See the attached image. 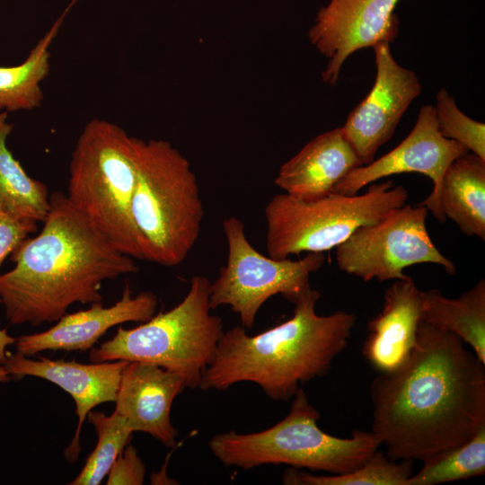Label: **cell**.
I'll list each match as a JSON object with an SVG mask.
<instances>
[{
  "instance_id": "7a4b0ae2",
  "label": "cell",
  "mask_w": 485,
  "mask_h": 485,
  "mask_svg": "<svg viewBox=\"0 0 485 485\" xmlns=\"http://www.w3.org/2000/svg\"><path fill=\"white\" fill-rule=\"evenodd\" d=\"M38 235L12 252L14 267L0 274V302L11 324L56 322L75 303L102 301L105 280L136 273L134 258L119 251L67 198L49 194Z\"/></svg>"
},
{
  "instance_id": "603a6c76",
  "label": "cell",
  "mask_w": 485,
  "mask_h": 485,
  "mask_svg": "<svg viewBox=\"0 0 485 485\" xmlns=\"http://www.w3.org/2000/svg\"><path fill=\"white\" fill-rule=\"evenodd\" d=\"M414 461H394L385 453H375L357 469L331 475H313L299 469H287L282 481L287 485H408Z\"/></svg>"
},
{
  "instance_id": "6da1fadb",
  "label": "cell",
  "mask_w": 485,
  "mask_h": 485,
  "mask_svg": "<svg viewBox=\"0 0 485 485\" xmlns=\"http://www.w3.org/2000/svg\"><path fill=\"white\" fill-rule=\"evenodd\" d=\"M372 429L392 460L424 461L485 427V364L455 334L419 322L396 370L370 385Z\"/></svg>"
},
{
  "instance_id": "7c38bea8",
  "label": "cell",
  "mask_w": 485,
  "mask_h": 485,
  "mask_svg": "<svg viewBox=\"0 0 485 485\" xmlns=\"http://www.w3.org/2000/svg\"><path fill=\"white\" fill-rule=\"evenodd\" d=\"M373 49L376 65L374 85L341 127L363 165L375 160L378 148L391 139L403 114L422 90L416 74L395 61L390 43H377Z\"/></svg>"
},
{
  "instance_id": "44dd1931",
  "label": "cell",
  "mask_w": 485,
  "mask_h": 485,
  "mask_svg": "<svg viewBox=\"0 0 485 485\" xmlns=\"http://www.w3.org/2000/svg\"><path fill=\"white\" fill-rule=\"evenodd\" d=\"M0 111V210L22 220L43 222L49 209L45 183L29 176L7 146L13 125Z\"/></svg>"
},
{
  "instance_id": "d6986e66",
  "label": "cell",
  "mask_w": 485,
  "mask_h": 485,
  "mask_svg": "<svg viewBox=\"0 0 485 485\" xmlns=\"http://www.w3.org/2000/svg\"><path fill=\"white\" fill-rule=\"evenodd\" d=\"M439 208L467 236L485 240V160L475 154L455 159L438 193Z\"/></svg>"
},
{
  "instance_id": "5b68a950",
  "label": "cell",
  "mask_w": 485,
  "mask_h": 485,
  "mask_svg": "<svg viewBox=\"0 0 485 485\" xmlns=\"http://www.w3.org/2000/svg\"><path fill=\"white\" fill-rule=\"evenodd\" d=\"M319 411L302 388L293 396L287 415L269 428L211 437L213 455L226 467L250 470L266 464L343 474L360 467L382 445L372 431L354 430L349 437L331 436L318 427Z\"/></svg>"
},
{
  "instance_id": "2e32d148",
  "label": "cell",
  "mask_w": 485,
  "mask_h": 485,
  "mask_svg": "<svg viewBox=\"0 0 485 485\" xmlns=\"http://www.w3.org/2000/svg\"><path fill=\"white\" fill-rule=\"evenodd\" d=\"M186 388L181 375L157 365L132 361L120 379L115 410L133 432L151 435L163 445H176L177 429L171 421L175 397Z\"/></svg>"
},
{
  "instance_id": "ac0fdd59",
  "label": "cell",
  "mask_w": 485,
  "mask_h": 485,
  "mask_svg": "<svg viewBox=\"0 0 485 485\" xmlns=\"http://www.w3.org/2000/svg\"><path fill=\"white\" fill-rule=\"evenodd\" d=\"M363 163L342 128L320 134L286 162L275 179L284 193L305 200L333 192L334 187Z\"/></svg>"
},
{
  "instance_id": "83f0119b",
  "label": "cell",
  "mask_w": 485,
  "mask_h": 485,
  "mask_svg": "<svg viewBox=\"0 0 485 485\" xmlns=\"http://www.w3.org/2000/svg\"><path fill=\"white\" fill-rule=\"evenodd\" d=\"M36 231V222L17 219L0 210V267L4 259Z\"/></svg>"
},
{
  "instance_id": "5bb4252c",
  "label": "cell",
  "mask_w": 485,
  "mask_h": 485,
  "mask_svg": "<svg viewBox=\"0 0 485 485\" xmlns=\"http://www.w3.org/2000/svg\"><path fill=\"white\" fill-rule=\"evenodd\" d=\"M126 360L81 364L40 357L31 359L19 353L7 355L4 366L10 375L36 376L49 381L68 392L75 401L78 418L74 438L65 449L68 462H75L81 451L80 433L87 414L104 402H115Z\"/></svg>"
},
{
  "instance_id": "d4e9b609",
  "label": "cell",
  "mask_w": 485,
  "mask_h": 485,
  "mask_svg": "<svg viewBox=\"0 0 485 485\" xmlns=\"http://www.w3.org/2000/svg\"><path fill=\"white\" fill-rule=\"evenodd\" d=\"M87 419L95 428L97 444L80 473L69 482L70 485H99L128 444L133 433L127 419L116 411L108 416L92 410Z\"/></svg>"
},
{
  "instance_id": "ba28073f",
  "label": "cell",
  "mask_w": 485,
  "mask_h": 485,
  "mask_svg": "<svg viewBox=\"0 0 485 485\" xmlns=\"http://www.w3.org/2000/svg\"><path fill=\"white\" fill-rule=\"evenodd\" d=\"M408 192L392 181L371 183L364 194L331 192L305 200L286 193L266 205V248L269 257L282 260L303 252L336 248L362 225L378 222L406 204Z\"/></svg>"
},
{
  "instance_id": "9c48e42d",
  "label": "cell",
  "mask_w": 485,
  "mask_h": 485,
  "mask_svg": "<svg viewBox=\"0 0 485 485\" xmlns=\"http://www.w3.org/2000/svg\"><path fill=\"white\" fill-rule=\"evenodd\" d=\"M223 231L227 243V260L211 282V309L228 305L239 315L242 326L252 328L263 304L281 295L294 304L310 286V275L325 260L322 252H309L297 260H278L259 252L246 237L242 221L225 218Z\"/></svg>"
},
{
  "instance_id": "4316f807",
  "label": "cell",
  "mask_w": 485,
  "mask_h": 485,
  "mask_svg": "<svg viewBox=\"0 0 485 485\" xmlns=\"http://www.w3.org/2000/svg\"><path fill=\"white\" fill-rule=\"evenodd\" d=\"M107 475V485H142L146 475V466L136 447L128 444Z\"/></svg>"
},
{
  "instance_id": "277c9868",
  "label": "cell",
  "mask_w": 485,
  "mask_h": 485,
  "mask_svg": "<svg viewBox=\"0 0 485 485\" xmlns=\"http://www.w3.org/2000/svg\"><path fill=\"white\" fill-rule=\"evenodd\" d=\"M132 217L144 260L180 265L195 245L204 207L189 160L163 139L132 137Z\"/></svg>"
},
{
  "instance_id": "cb8c5ba5",
  "label": "cell",
  "mask_w": 485,
  "mask_h": 485,
  "mask_svg": "<svg viewBox=\"0 0 485 485\" xmlns=\"http://www.w3.org/2000/svg\"><path fill=\"white\" fill-rule=\"evenodd\" d=\"M485 473V427L466 443L441 451L423 461L408 485H435Z\"/></svg>"
},
{
  "instance_id": "4fadbf2b",
  "label": "cell",
  "mask_w": 485,
  "mask_h": 485,
  "mask_svg": "<svg viewBox=\"0 0 485 485\" xmlns=\"http://www.w3.org/2000/svg\"><path fill=\"white\" fill-rule=\"evenodd\" d=\"M399 0H331L308 31L311 44L327 58L322 81L335 84L342 65L358 49L392 42L399 30Z\"/></svg>"
},
{
  "instance_id": "484cf974",
  "label": "cell",
  "mask_w": 485,
  "mask_h": 485,
  "mask_svg": "<svg viewBox=\"0 0 485 485\" xmlns=\"http://www.w3.org/2000/svg\"><path fill=\"white\" fill-rule=\"evenodd\" d=\"M436 121L440 134L458 142L468 151L485 160V125L476 121L457 107L454 98L442 88L436 94Z\"/></svg>"
},
{
  "instance_id": "f546056e",
  "label": "cell",
  "mask_w": 485,
  "mask_h": 485,
  "mask_svg": "<svg viewBox=\"0 0 485 485\" xmlns=\"http://www.w3.org/2000/svg\"><path fill=\"white\" fill-rule=\"evenodd\" d=\"M11 375L5 369V367L2 365H0V382H7L10 380Z\"/></svg>"
},
{
  "instance_id": "e0dca14e",
  "label": "cell",
  "mask_w": 485,
  "mask_h": 485,
  "mask_svg": "<svg viewBox=\"0 0 485 485\" xmlns=\"http://www.w3.org/2000/svg\"><path fill=\"white\" fill-rule=\"evenodd\" d=\"M423 291L413 279L395 280L384 295L382 311L368 322L362 353L378 372L396 370L410 357L417 342Z\"/></svg>"
},
{
  "instance_id": "8fae6325",
  "label": "cell",
  "mask_w": 485,
  "mask_h": 485,
  "mask_svg": "<svg viewBox=\"0 0 485 485\" xmlns=\"http://www.w3.org/2000/svg\"><path fill=\"white\" fill-rule=\"evenodd\" d=\"M470 153L463 146L444 137L438 131L435 109L422 106L410 133L392 150L368 164L346 175L333 192L356 195L364 187L394 174L416 172L433 182L431 193L419 204L440 223L446 218L438 205V193L447 167L457 158Z\"/></svg>"
},
{
  "instance_id": "8992f818",
  "label": "cell",
  "mask_w": 485,
  "mask_h": 485,
  "mask_svg": "<svg viewBox=\"0 0 485 485\" xmlns=\"http://www.w3.org/2000/svg\"><path fill=\"white\" fill-rule=\"evenodd\" d=\"M210 286L207 278L192 277L177 305L135 328L119 326L110 340L90 350V360L154 364L181 375L186 388H198L225 332L222 319L211 313Z\"/></svg>"
},
{
  "instance_id": "7402d4cb",
  "label": "cell",
  "mask_w": 485,
  "mask_h": 485,
  "mask_svg": "<svg viewBox=\"0 0 485 485\" xmlns=\"http://www.w3.org/2000/svg\"><path fill=\"white\" fill-rule=\"evenodd\" d=\"M75 1L40 39L22 63L0 66V111L31 110L40 106L43 100L40 84L50 70L49 46Z\"/></svg>"
},
{
  "instance_id": "30bf717a",
  "label": "cell",
  "mask_w": 485,
  "mask_h": 485,
  "mask_svg": "<svg viewBox=\"0 0 485 485\" xmlns=\"http://www.w3.org/2000/svg\"><path fill=\"white\" fill-rule=\"evenodd\" d=\"M428 209L403 205L378 222L358 227L336 247L339 269L368 282L406 280L407 267L433 263L446 273H455L454 264L433 243L428 230Z\"/></svg>"
},
{
  "instance_id": "ffe728a7",
  "label": "cell",
  "mask_w": 485,
  "mask_h": 485,
  "mask_svg": "<svg viewBox=\"0 0 485 485\" xmlns=\"http://www.w3.org/2000/svg\"><path fill=\"white\" fill-rule=\"evenodd\" d=\"M421 321L458 336L485 364L483 278L457 298H448L436 288L423 291Z\"/></svg>"
},
{
  "instance_id": "52a82bcc",
  "label": "cell",
  "mask_w": 485,
  "mask_h": 485,
  "mask_svg": "<svg viewBox=\"0 0 485 485\" xmlns=\"http://www.w3.org/2000/svg\"><path fill=\"white\" fill-rule=\"evenodd\" d=\"M132 136L100 119L81 132L69 164V201L121 252L143 260L131 211L136 172Z\"/></svg>"
},
{
  "instance_id": "9a60e30c",
  "label": "cell",
  "mask_w": 485,
  "mask_h": 485,
  "mask_svg": "<svg viewBox=\"0 0 485 485\" xmlns=\"http://www.w3.org/2000/svg\"><path fill=\"white\" fill-rule=\"evenodd\" d=\"M157 304L154 293L144 291L132 296L126 284L121 298L111 306L93 303L89 309L66 313L47 331L17 338L16 352L31 357L44 350H87L113 326L148 321L154 315Z\"/></svg>"
},
{
  "instance_id": "3957f363",
  "label": "cell",
  "mask_w": 485,
  "mask_h": 485,
  "mask_svg": "<svg viewBox=\"0 0 485 485\" xmlns=\"http://www.w3.org/2000/svg\"><path fill=\"white\" fill-rule=\"evenodd\" d=\"M321 293L311 287L294 303L293 315L260 334L236 325L224 332L199 389H229L250 382L275 401L293 398L299 385L327 375L347 348L355 313L338 311L318 315Z\"/></svg>"
},
{
  "instance_id": "f1b7e54d",
  "label": "cell",
  "mask_w": 485,
  "mask_h": 485,
  "mask_svg": "<svg viewBox=\"0 0 485 485\" xmlns=\"http://www.w3.org/2000/svg\"><path fill=\"white\" fill-rule=\"evenodd\" d=\"M17 338L10 336L5 329H0V365L4 366L7 360V346L14 344Z\"/></svg>"
}]
</instances>
